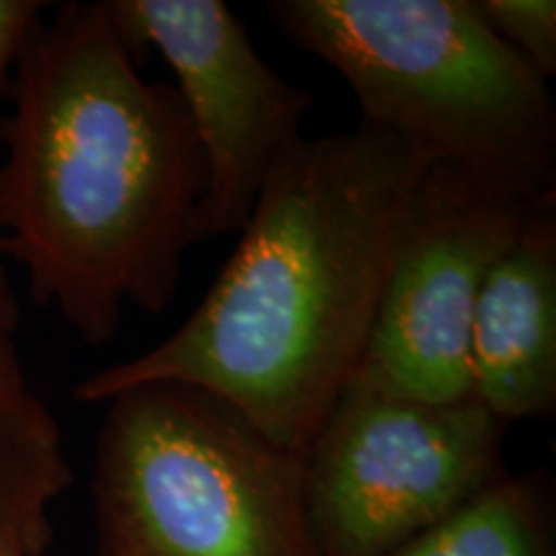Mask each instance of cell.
Returning a JSON list of instances; mask_svg holds the SVG:
<instances>
[{
  "label": "cell",
  "instance_id": "obj_1",
  "mask_svg": "<svg viewBox=\"0 0 556 556\" xmlns=\"http://www.w3.org/2000/svg\"><path fill=\"white\" fill-rule=\"evenodd\" d=\"M433 165L368 124L302 137L191 317L152 351L90 374L75 397L103 405L122 389L180 381L307 454L361 364Z\"/></svg>",
  "mask_w": 556,
  "mask_h": 556
},
{
  "label": "cell",
  "instance_id": "obj_2",
  "mask_svg": "<svg viewBox=\"0 0 556 556\" xmlns=\"http://www.w3.org/2000/svg\"><path fill=\"white\" fill-rule=\"evenodd\" d=\"M0 116V238L31 299L106 345L127 304L184 276L206 160L170 83L144 80L109 0L60 5L26 41Z\"/></svg>",
  "mask_w": 556,
  "mask_h": 556
},
{
  "label": "cell",
  "instance_id": "obj_3",
  "mask_svg": "<svg viewBox=\"0 0 556 556\" xmlns=\"http://www.w3.org/2000/svg\"><path fill=\"white\" fill-rule=\"evenodd\" d=\"M268 16L348 83L361 124L505 189L556 193L548 80L477 0H270Z\"/></svg>",
  "mask_w": 556,
  "mask_h": 556
},
{
  "label": "cell",
  "instance_id": "obj_4",
  "mask_svg": "<svg viewBox=\"0 0 556 556\" xmlns=\"http://www.w3.org/2000/svg\"><path fill=\"white\" fill-rule=\"evenodd\" d=\"M103 405L96 556H312L304 454L180 381L122 389Z\"/></svg>",
  "mask_w": 556,
  "mask_h": 556
},
{
  "label": "cell",
  "instance_id": "obj_5",
  "mask_svg": "<svg viewBox=\"0 0 556 556\" xmlns=\"http://www.w3.org/2000/svg\"><path fill=\"white\" fill-rule=\"evenodd\" d=\"M507 422L351 379L304 454L312 556H389L507 477Z\"/></svg>",
  "mask_w": 556,
  "mask_h": 556
},
{
  "label": "cell",
  "instance_id": "obj_6",
  "mask_svg": "<svg viewBox=\"0 0 556 556\" xmlns=\"http://www.w3.org/2000/svg\"><path fill=\"white\" fill-rule=\"evenodd\" d=\"M554 201L556 193L528 197L435 163L351 379L435 405L471 400L479 291L528 219Z\"/></svg>",
  "mask_w": 556,
  "mask_h": 556
},
{
  "label": "cell",
  "instance_id": "obj_7",
  "mask_svg": "<svg viewBox=\"0 0 556 556\" xmlns=\"http://www.w3.org/2000/svg\"><path fill=\"white\" fill-rule=\"evenodd\" d=\"M137 62L163 54L206 160L193 240L240 232L281 157L302 139L315 93L278 75L225 0H109Z\"/></svg>",
  "mask_w": 556,
  "mask_h": 556
},
{
  "label": "cell",
  "instance_id": "obj_8",
  "mask_svg": "<svg viewBox=\"0 0 556 556\" xmlns=\"http://www.w3.org/2000/svg\"><path fill=\"white\" fill-rule=\"evenodd\" d=\"M471 400L513 426L556 407V201L539 208L479 291Z\"/></svg>",
  "mask_w": 556,
  "mask_h": 556
},
{
  "label": "cell",
  "instance_id": "obj_9",
  "mask_svg": "<svg viewBox=\"0 0 556 556\" xmlns=\"http://www.w3.org/2000/svg\"><path fill=\"white\" fill-rule=\"evenodd\" d=\"M73 484L52 409L26 381L13 340H0V546L45 556L52 507Z\"/></svg>",
  "mask_w": 556,
  "mask_h": 556
},
{
  "label": "cell",
  "instance_id": "obj_10",
  "mask_svg": "<svg viewBox=\"0 0 556 556\" xmlns=\"http://www.w3.org/2000/svg\"><path fill=\"white\" fill-rule=\"evenodd\" d=\"M389 556H556L548 479L507 475Z\"/></svg>",
  "mask_w": 556,
  "mask_h": 556
},
{
  "label": "cell",
  "instance_id": "obj_11",
  "mask_svg": "<svg viewBox=\"0 0 556 556\" xmlns=\"http://www.w3.org/2000/svg\"><path fill=\"white\" fill-rule=\"evenodd\" d=\"M490 29L548 80L556 73L554 0H477Z\"/></svg>",
  "mask_w": 556,
  "mask_h": 556
},
{
  "label": "cell",
  "instance_id": "obj_12",
  "mask_svg": "<svg viewBox=\"0 0 556 556\" xmlns=\"http://www.w3.org/2000/svg\"><path fill=\"white\" fill-rule=\"evenodd\" d=\"M45 9L47 5L39 0H0V103L9 93L26 41L45 18Z\"/></svg>",
  "mask_w": 556,
  "mask_h": 556
},
{
  "label": "cell",
  "instance_id": "obj_13",
  "mask_svg": "<svg viewBox=\"0 0 556 556\" xmlns=\"http://www.w3.org/2000/svg\"><path fill=\"white\" fill-rule=\"evenodd\" d=\"M21 323V304L9 276V255L0 238V340H13Z\"/></svg>",
  "mask_w": 556,
  "mask_h": 556
},
{
  "label": "cell",
  "instance_id": "obj_14",
  "mask_svg": "<svg viewBox=\"0 0 556 556\" xmlns=\"http://www.w3.org/2000/svg\"><path fill=\"white\" fill-rule=\"evenodd\" d=\"M0 556H21V554L11 552V548H5V546H0Z\"/></svg>",
  "mask_w": 556,
  "mask_h": 556
}]
</instances>
